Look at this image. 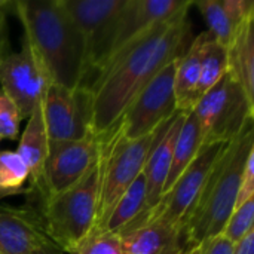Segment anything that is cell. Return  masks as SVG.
I'll list each match as a JSON object with an SVG mask.
<instances>
[{"label": "cell", "instance_id": "1", "mask_svg": "<svg viewBox=\"0 0 254 254\" xmlns=\"http://www.w3.org/2000/svg\"><path fill=\"white\" fill-rule=\"evenodd\" d=\"M188 10L161 22L116 52L91 86L92 134L101 137L122 118L140 91L192 43Z\"/></svg>", "mask_w": 254, "mask_h": 254}, {"label": "cell", "instance_id": "2", "mask_svg": "<svg viewBox=\"0 0 254 254\" xmlns=\"http://www.w3.org/2000/svg\"><path fill=\"white\" fill-rule=\"evenodd\" d=\"M12 4L49 83L67 89L82 86L86 73L85 40L60 0H19Z\"/></svg>", "mask_w": 254, "mask_h": 254}, {"label": "cell", "instance_id": "3", "mask_svg": "<svg viewBox=\"0 0 254 254\" xmlns=\"http://www.w3.org/2000/svg\"><path fill=\"white\" fill-rule=\"evenodd\" d=\"M253 125L254 119H252L243 132L228 143L213 167L196 208L183 231L190 249H196L205 240L222 235L232 216L246 162L254 152Z\"/></svg>", "mask_w": 254, "mask_h": 254}, {"label": "cell", "instance_id": "4", "mask_svg": "<svg viewBox=\"0 0 254 254\" xmlns=\"http://www.w3.org/2000/svg\"><path fill=\"white\" fill-rule=\"evenodd\" d=\"M100 159V158H98ZM100 162L70 189L40 199L34 210L45 235L63 252H73L94 229L98 210Z\"/></svg>", "mask_w": 254, "mask_h": 254}, {"label": "cell", "instance_id": "5", "mask_svg": "<svg viewBox=\"0 0 254 254\" xmlns=\"http://www.w3.org/2000/svg\"><path fill=\"white\" fill-rule=\"evenodd\" d=\"M156 131L128 140L115 125L100 138V185L95 229L103 231L110 213L125 190L143 173Z\"/></svg>", "mask_w": 254, "mask_h": 254}, {"label": "cell", "instance_id": "6", "mask_svg": "<svg viewBox=\"0 0 254 254\" xmlns=\"http://www.w3.org/2000/svg\"><path fill=\"white\" fill-rule=\"evenodd\" d=\"M226 146L228 143L202 144L195 159L180 174V177L173 183V186L164 193L159 204L150 211L140 213L119 234L140 228L150 222H161L174 229L185 231L189 219L192 217L196 208L207 179Z\"/></svg>", "mask_w": 254, "mask_h": 254}, {"label": "cell", "instance_id": "7", "mask_svg": "<svg viewBox=\"0 0 254 254\" xmlns=\"http://www.w3.org/2000/svg\"><path fill=\"white\" fill-rule=\"evenodd\" d=\"M192 112L199 122L204 144L231 143L254 119V100L226 73L196 101Z\"/></svg>", "mask_w": 254, "mask_h": 254}, {"label": "cell", "instance_id": "8", "mask_svg": "<svg viewBox=\"0 0 254 254\" xmlns=\"http://www.w3.org/2000/svg\"><path fill=\"white\" fill-rule=\"evenodd\" d=\"M127 0H60L85 40L86 73L89 89L107 64L115 45L118 22ZM82 85V86H83Z\"/></svg>", "mask_w": 254, "mask_h": 254}, {"label": "cell", "instance_id": "9", "mask_svg": "<svg viewBox=\"0 0 254 254\" xmlns=\"http://www.w3.org/2000/svg\"><path fill=\"white\" fill-rule=\"evenodd\" d=\"M42 110L49 141H79L92 134L94 94L86 86L67 89L49 83Z\"/></svg>", "mask_w": 254, "mask_h": 254}, {"label": "cell", "instance_id": "10", "mask_svg": "<svg viewBox=\"0 0 254 254\" xmlns=\"http://www.w3.org/2000/svg\"><path fill=\"white\" fill-rule=\"evenodd\" d=\"M176 60L167 64L140 91L116 124L125 138L137 140L155 132L177 112L174 94Z\"/></svg>", "mask_w": 254, "mask_h": 254}, {"label": "cell", "instance_id": "11", "mask_svg": "<svg viewBox=\"0 0 254 254\" xmlns=\"http://www.w3.org/2000/svg\"><path fill=\"white\" fill-rule=\"evenodd\" d=\"M48 76L24 37L19 52H9L0 63V89L13 101L22 119H28L43 101Z\"/></svg>", "mask_w": 254, "mask_h": 254}, {"label": "cell", "instance_id": "12", "mask_svg": "<svg viewBox=\"0 0 254 254\" xmlns=\"http://www.w3.org/2000/svg\"><path fill=\"white\" fill-rule=\"evenodd\" d=\"M98 158L100 138L94 134L79 141H49L43 168V196L40 199L74 186Z\"/></svg>", "mask_w": 254, "mask_h": 254}, {"label": "cell", "instance_id": "13", "mask_svg": "<svg viewBox=\"0 0 254 254\" xmlns=\"http://www.w3.org/2000/svg\"><path fill=\"white\" fill-rule=\"evenodd\" d=\"M192 3L185 0H127L118 22L110 58L152 27L173 19L183 10H189Z\"/></svg>", "mask_w": 254, "mask_h": 254}, {"label": "cell", "instance_id": "14", "mask_svg": "<svg viewBox=\"0 0 254 254\" xmlns=\"http://www.w3.org/2000/svg\"><path fill=\"white\" fill-rule=\"evenodd\" d=\"M186 115L188 113L177 110L173 118H170L156 129V135L153 138V143H152V147H150V152H149V156L143 170L144 180H146V207L143 211L153 210L159 204L164 195V188H165L170 167L173 162L174 144H176L177 135L180 132V128L185 122Z\"/></svg>", "mask_w": 254, "mask_h": 254}, {"label": "cell", "instance_id": "15", "mask_svg": "<svg viewBox=\"0 0 254 254\" xmlns=\"http://www.w3.org/2000/svg\"><path fill=\"white\" fill-rule=\"evenodd\" d=\"M46 240L33 208L0 207V254H31Z\"/></svg>", "mask_w": 254, "mask_h": 254}, {"label": "cell", "instance_id": "16", "mask_svg": "<svg viewBox=\"0 0 254 254\" xmlns=\"http://www.w3.org/2000/svg\"><path fill=\"white\" fill-rule=\"evenodd\" d=\"M122 254H188L190 246L183 231L161 222H150L140 228L119 234Z\"/></svg>", "mask_w": 254, "mask_h": 254}, {"label": "cell", "instance_id": "17", "mask_svg": "<svg viewBox=\"0 0 254 254\" xmlns=\"http://www.w3.org/2000/svg\"><path fill=\"white\" fill-rule=\"evenodd\" d=\"M48 146H49V138L46 134L43 110L40 103L28 116V124L22 132L16 150V153L24 161L28 170L31 192H36L39 199L43 196V168L48 156Z\"/></svg>", "mask_w": 254, "mask_h": 254}, {"label": "cell", "instance_id": "18", "mask_svg": "<svg viewBox=\"0 0 254 254\" xmlns=\"http://www.w3.org/2000/svg\"><path fill=\"white\" fill-rule=\"evenodd\" d=\"M210 33L204 31L193 37L188 49L176 60L174 70V94L177 110L189 113L193 110L196 98V86L201 73V60L204 54L205 42L208 40Z\"/></svg>", "mask_w": 254, "mask_h": 254}, {"label": "cell", "instance_id": "19", "mask_svg": "<svg viewBox=\"0 0 254 254\" xmlns=\"http://www.w3.org/2000/svg\"><path fill=\"white\" fill-rule=\"evenodd\" d=\"M254 18L244 22L228 49V73L254 100Z\"/></svg>", "mask_w": 254, "mask_h": 254}, {"label": "cell", "instance_id": "20", "mask_svg": "<svg viewBox=\"0 0 254 254\" xmlns=\"http://www.w3.org/2000/svg\"><path fill=\"white\" fill-rule=\"evenodd\" d=\"M202 144H204V141H202L199 122H198L195 113L189 112L185 118V122L180 128V132H179L176 144H174L173 162L170 167L164 193L173 186V183L180 177V174L190 165V162L195 159V156L198 155Z\"/></svg>", "mask_w": 254, "mask_h": 254}, {"label": "cell", "instance_id": "21", "mask_svg": "<svg viewBox=\"0 0 254 254\" xmlns=\"http://www.w3.org/2000/svg\"><path fill=\"white\" fill-rule=\"evenodd\" d=\"M144 207H146V180H144V174L141 173L135 179V182L125 190V193L119 198L103 231L119 234L144 210Z\"/></svg>", "mask_w": 254, "mask_h": 254}, {"label": "cell", "instance_id": "22", "mask_svg": "<svg viewBox=\"0 0 254 254\" xmlns=\"http://www.w3.org/2000/svg\"><path fill=\"white\" fill-rule=\"evenodd\" d=\"M228 73V49L219 45L210 34L204 46L201 60V73L196 86V98L199 100Z\"/></svg>", "mask_w": 254, "mask_h": 254}, {"label": "cell", "instance_id": "23", "mask_svg": "<svg viewBox=\"0 0 254 254\" xmlns=\"http://www.w3.org/2000/svg\"><path fill=\"white\" fill-rule=\"evenodd\" d=\"M192 4H195L199 9L202 18L208 25V33L211 34V37L219 45L229 49L238 30L232 25L231 19L225 13L220 0H201Z\"/></svg>", "mask_w": 254, "mask_h": 254}, {"label": "cell", "instance_id": "24", "mask_svg": "<svg viewBox=\"0 0 254 254\" xmlns=\"http://www.w3.org/2000/svg\"><path fill=\"white\" fill-rule=\"evenodd\" d=\"M28 180V170L16 152H0V195L16 193Z\"/></svg>", "mask_w": 254, "mask_h": 254}, {"label": "cell", "instance_id": "25", "mask_svg": "<svg viewBox=\"0 0 254 254\" xmlns=\"http://www.w3.org/2000/svg\"><path fill=\"white\" fill-rule=\"evenodd\" d=\"M70 254H122L118 234L92 229Z\"/></svg>", "mask_w": 254, "mask_h": 254}, {"label": "cell", "instance_id": "26", "mask_svg": "<svg viewBox=\"0 0 254 254\" xmlns=\"http://www.w3.org/2000/svg\"><path fill=\"white\" fill-rule=\"evenodd\" d=\"M254 220V199L247 201L241 207L235 208L232 216L229 217L222 235L229 240L232 244L243 240L249 232L253 231Z\"/></svg>", "mask_w": 254, "mask_h": 254}, {"label": "cell", "instance_id": "27", "mask_svg": "<svg viewBox=\"0 0 254 254\" xmlns=\"http://www.w3.org/2000/svg\"><path fill=\"white\" fill-rule=\"evenodd\" d=\"M21 113L13 104V101L0 89V141L15 140L19 134Z\"/></svg>", "mask_w": 254, "mask_h": 254}, {"label": "cell", "instance_id": "28", "mask_svg": "<svg viewBox=\"0 0 254 254\" xmlns=\"http://www.w3.org/2000/svg\"><path fill=\"white\" fill-rule=\"evenodd\" d=\"M220 4L237 30L254 18V3L252 0H220Z\"/></svg>", "mask_w": 254, "mask_h": 254}, {"label": "cell", "instance_id": "29", "mask_svg": "<svg viewBox=\"0 0 254 254\" xmlns=\"http://www.w3.org/2000/svg\"><path fill=\"white\" fill-rule=\"evenodd\" d=\"M250 199H254V152L249 156V159L246 162L244 173H243V182H241V188L238 192L235 208L241 207L243 204H246Z\"/></svg>", "mask_w": 254, "mask_h": 254}, {"label": "cell", "instance_id": "30", "mask_svg": "<svg viewBox=\"0 0 254 254\" xmlns=\"http://www.w3.org/2000/svg\"><path fill=\"white\" fill-rule=\"evenodd\" d=\"M199 254H232L234 244L223 235L205 240L199 247Z\"/></svg>", "mask_w": 254, "mask_h": 254}, {"label": "cell", "instance_id": "31", "mask_svg": "<svg viewBox=\"0 0 254 254\" xmlns=\"http://www.w3.org/2000/svg\"><path fill=\"white\" fill-rule=\"evenodd\" d=\"M9 54V40H7V24H6V12L0 9V63Z\"/></svg>", "mask_w": 254, "mask_h": 254}, {"label": "cell", "instance_id": "32", "mask_svg": "<svg viewBox=\"0 0 254 254\" xmlns=\"http://www.w3.org/2000/svg\"><path fill=\"white\" fill-rule=\"evenodd\" d=\"M232 254H254V231L249 232L243 240L234 244Z\"/></svg>", "mask_w": 254, "mask_h": 254}, {"label": "cell", "instance_id": "33", "mask_svg": "<svg viewBox=\"0 0 254 254\" xmlns=\"http://www.w3.org/2000/svg\"><path fill=\"white\" fill-rule=\"evenodd\" d=\"M31 254H63V250L58 246H55L51 240H46L39 247H36Z\"/></svg>", "mask_w": 254, "mask_h": 254}, {"label": "cell", "instance_id": "34", "mask_svg": "<svg viewBox=\"0 0 254 254\" xmlns=\"http://www.w3.org/2000/svg\"><path fill=\"white\" fill-rule=\"evenodd\" d=\"M188 254H199V249L196 247V249H193V250H190V252H189V253H188Z\"/></svg>", "mask_w": 254, "mask_h": 254}]
</instances>
